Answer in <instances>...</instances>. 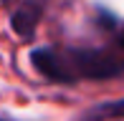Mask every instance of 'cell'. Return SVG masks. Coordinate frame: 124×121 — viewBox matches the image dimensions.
I'll use <instances>...</instances> for the list:
<instances>
[{"label": "cell", "instance_id": "obj_2", "mask_svg": "<svg viewBox=\"0 0 124 121\" xmlns=\"http://www.w3.org/2000/svg\"><path fill=\"white\" fill-rule=\"evenodd\" d=\"M41 23V8L38 5H20L10 15V28L20 40H33Z\"/></svg>", "mask_w": 124, "mask_h": 121}, {"label": "cell", "instance_id": "obj_5", "mask_svg": "<svg viewBox=\"0 0 124 121\" xmlns=\"http://www.w3.org/2000/svg\"><path fill=\"white\" fill-rule=\"evenodd\" d=\"M5 121H8V119H5Z\"/></svg>", "mask_w": 124, "mask_h": 121}, {"label": "cell", "instance_id": "obj_1", "mask_svg": "<svg viewBox=\"0 0 124 121\" xmlns=\"http://www.w3.org/2000/svg\"><path fill=\"white\" fill-rule=\"evenodd\" d=\"M31 66L51 83L104 81L124 71V58L104 48H51L31 51Z\"/></svg>", "mask_w": 124, "mask_h": 121}, {"label": "cell", "instance_id": "obj_4", "mask_svg": "<svg viewBox=\"0 0 124 121\" xmlns=\"http://www.w3.org/2000/svg\"><path fill=\"white\" fill-rule=\"evenodd\" d=\"M116 40H119V46L124 48V23H122V28H119V38H116Z\"/></svg>", "mask_w": 124, "mask_h": 121}, {"label": "cell", "instance_id": "obj_3", "mask_svg": "<svg viewBox=\"0 0 124 121\" xmlns=\"http://www.w3.org/2000/svg\"><path fill=\"white\" fill-rule=\"evenodd\" d=\"M81 119L84 121H116V119H124V98L96 103V106L86 108L81 114Z\"/></svg>", "mask_w": 124, "mask_h": 121}]
</instances>
